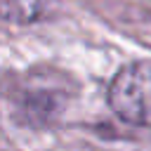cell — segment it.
Wrapping results in <instances>:
<instances>
[{"label": "cell", "instance_id": "3", "mask_svg": "<svg viewBox=\"0 0 151 151\" xmlns=\"http://www.w3.org/2000/svg\"><path fill=\"white\" fill-rule=\"evenodd\" d=\"M59 0H0V19L12 24H35L52 17Z\"/></svg>", "mask_w": 151, "mask_h": 151}, {"label": "cell", "instance_id": "1", "mask_svg": "<svg viewBox=\"0 0 151 151\" xmlns=\"http://www.w3.org/2000/svg\"><path fill=\"white\" fill-rule=\"evenodd\" d=\"M106 99L120 120L151 127V59L123 66L109 83Z\"/></svg>", "mask_w": 151, "mask_h": 151}, {"label": "cell", "instance_id": "2", "mask_svg": "<svg viewBox=\"0 0 151 151\" xmlns=\"http://www.w3.org/2000/svg\"><path fill=\"white\" fill-rule=\"evenodd\" d=\"M2 92L5 99L12 101L17 113H26V123H33L35 116L47 118L57 113L66 101L64 87L47 76H12Z\"/></svg>", "mask_w": 151, "mask_h": 151}]
</instances>
